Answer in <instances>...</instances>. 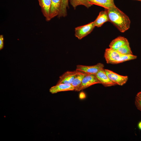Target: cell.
Segmentation results:
<instances>
[{
  "instance_id": "cell-1",
  "label": "cell",
  "mask_w": 141,
  "mask_h": 141,
  "mask_svg": "<svg viewBox=\"0 0 141 141\" xmlns=\"http://www.w3.org/2000/svg\"><path fill=\"white\" fill-rule=\"evenodd\" d=\"M107 11L109 21L112 22L121 32H124L129 29L130 21L125 14L116 6L108 9Z\"/></svg>"
},
{
  "instance_id": "cell-2",
  "label": "cell",
  "mask_w": 141,
  "mask_h": 141,
  "mask_svg": "<svg viewBox=\"0 0 141 141\" xmlns=\"http://www.w3.org/2000/svg\"><path fill=\"white\" fill-rule=\"evenodd\" d=\"M95 27L94 21L84 25L78 26L75 29V36L80 40L90 33Z\"/></svg>"
},
{
  "instance_id": "cell-3",
  "label": "cell",
  "mask_w": 141,
  "mask_h": 141,
  "mask_svg": "<svg viewBox=\"0 0 141 141\" xmlns=\"http://www.w3.org/2000/svg\"><path fill=\"white\" fill-rule=\"evenodd\" d=\"M122 54L110 48L105 50L104 57L107 63L117 64Z\"/></svg>"
},
{
  "instance_id": "cell-4",
  "label": "cell",
  "mask_w": 141,
  "mask_h": 141,
  "mask_svg": "<svg viewBox=\"0 0 141 141\" xmlns=\"http://www.w3.org/2000/svg\"><path fill=\"white\" fill-rule=\"evenodd\" d=\"M104 66L101 63H98L96 65L91 66H84L78 65L76 70L85 73L95 75L101 69L104 68Z\"/></svg>"
},
{
  "instance_id": "cell-5",
  "label": "cell",
  "mask_w": 141,
  "mask_h": 141,
  "mask_svg": "<svg viewBox=\"0 0 141 141\" xmlns=\"http://www.w3.org/2000/svg\"><path fill=\"white\" fill-rule=\"evenodd\" d=\"M104 70L109 79L117 85L122 86L128 80V78L127 76L120 75L109 69H104Z\"/></svg>"
},
{
  "instance_id": "cell-6",
  "label": "cell",
  "mask_w": 141,
  "mask_h": 141,
  "mask_svg": "<svg viewBox=\"0 0 141 141\" xmlns=\"http://www.w3.org/2000/svg\"><path fill=\"white\" fill-rule=\"evenodd\" d=\"M97 84L101 83L95 75L87 73L83 79L80 91Z\"/></svg>"
},
{
  "instance_id": "cell-7",
  "label": "cell",
  "mask_w": 141,
  "mask_h": 141,
  "mask_svg": "<svg viewBox=\"0 0 141 141\" xmlns=\"http://www.w3.org/2000/svg\"><path fill=\"white\" fill-rule=\"evenodd\" d=\"M100 83L105 87L115 86L117 84L112 81L109 78L103 68L95 75Z\"/></svg>"
},
{
  "instance_id": "cell-8",
  "label": "cell",
  "mask_w": 141,
  "mask_h": 141,
  "mask_svg": "<svg viewBox=\"0 0 141 141\" xmlns=\"http://www.w3.org/2000/svg\"><path fill=\"white\" fill-rule=\"evenodd\" d=\"M78 73V70L68 71L59 77L57 84H71Z\"/></svg>"
},
{
  "instance_id": "cell-9",
  "label": "cell",
  "mask_w": 141,
  "mask_h": 141,
  "mask_svg": "<svg viewBox=\"0 0 141 141\" xmlns=\"http://www.w3.org/2000/svg\"><path fill=\"white\" fill-rule=\"evenodd\" d=\"M41 7L42 13L47 21L51 20L50 12L51 5V0H38Z\"/></svg>"
},
{
  "instance_id": "cell-10",
  "label": "cell",
  "mask_w": 141,
  "mask_h": 141,
  "mask_svg": "<svg viewBox=\"0 0 141 141\" xmlns=\"http://www.w3.org/2000/svg\"><path fill=\"white\" fill-rule=\"evenodd\" d=\"M74 90V88L71 84L63 83L57 84L49 89V92L52 94L61 92Z\"/></svg>"
},
{
  "instance_id": "cell-11",
  "label": "cell",
  "mask_w": 141,
  "mask_h": 141,
  "mask_svg": "<svg viewBox=\"0 0 141 141\" xmlns=\"http://www.w3.org/2000/svg\"><path fill=\"white\" fill-rule=\"evenodd\" d=\"M128 40L124 37L119 36L113 39L109 45L110 48L116 50L128 42Z\"/></svg>"
},
{
  "instance_id": "cell-12",
  "label": "cell",
  "mask_w": 141,
  "mask_h": 141,
  "mask_svg": "<svg viewBox=\"0 0 141 141\" xmlns=\"http://www.w3.org/2000/svg\"><path fill=\"white\" fill-rule=\"evenodd\" d=\"M89 2L93 4L104 8L105 9H108L115 6L114 0H88Z\"/></svg>"
},
{
  "instance_id": "cell-13",
  "label": "cell",
  "mask_w": 141,
  "mask_h": 141,
  "mask_svg": "<svg viewBox=\"0 0 141 141\" xmlns=\"http://www.w3.org/2000/svg\"><path fill=\"white\" fill-rule=\"evenodd\" d=\"M87 74L83 72L78 70L77 74L71 84L74 88V91H80L82 80Z\"/></svg>"
},
{
  "instance_id": "cell-14",
  "label": "cell",
  "mask_w": 141,
  "mask_h": 141,
  "mask_svg": "<svg viewBox=\"0 0 141 141\" xmlns=\"http://www.w3.org/2000/svg\"><path fill=\"white\" fill-rule=\"evenodd\" d=\"M94 21L95 26L97 27H101L105 22L109 21L107 10L105 9V11H100L98 16Z\"/></svg>"
},
{
  "instance_id": "cell-15",
  "label": "cell",
  "mask_w": 141,
  "mask_h": 141,
  "mask_svg": "<svg viewBox=\"0 0 141 141\" xmlns=\"http://www.w3.org/2000/svg\"><path fill=\"white\" fill-rule=\"evenodd\" d=\"M62 0H51V5L50 12V18L51 20L58 16Z\"/></svg>"
},
{
  "instance_id": "cell-16",
  "label": "cell",
  "mask_w": 141,
  "mask_h": 141,
  "mask_svg": "<svg viewBox=\"0 0 141 141\" xmlns=\"http://www.w3.org/2000/svg\"><path fill=\"white\" fill-rule=\"evenodd\" d=\"M70 4L75 9L78 6L84 5L89 8L93 5L90 3L88 0H69Z\"/></svg>"
},
{
  "instance_id": "cell-17",
  "label": "cell",
  "mask_w": 141,
  "mask_h": 141,
  "mask_svg": "<svg viewBox=\"0 0 141 141\" xmlns=\"http://www.w3.org/2000/svg\"><path fill=\"white\" fill-rule=\"evenodd\" d=\"M69 0H62L58 14L57 16L59 18L65 17L67 15V9L69 7Z\"/></svg>"
},
{
  "instance_id": "cell-18",
  "label": "cell",
  "mask_w": 141,
  "mask_h": 141,
  "mask_svg": "<svg viewBox=\"0 0 141 141\" xmlns=\"http://www.w3.org/2000/svg\"><path fill=\"white\" fill-rule=\"evenodd\" d=\"M121 54L124 55H132L129 42L122 46L116 50Z\"/></svg>"
},
{
  "instance_id": "cell-19",
  "label": "cell",
  "mask_w": 141,
  "mask_h": 141,
  "mask_svg": "<svg viewBox=\"0 0 141 141\" xmlns=\"http://www.w3.org/2000/svg\"><path fill=\"white\" fill-rule=\"evenodd\" d=\"M137 56L132 55H124L122 54L119 60L118 61L117 64L121 63L124 62L134 60L136 58Z\"/></svg>"
},
{
  "instance_id": "cell-20",
  "label": "cell",
  "mask_w": 141,
  "mask_h": 141,
  "mask_svg": "<svg viewBox=\"0 0 141 141\" xmlns=\"http://www.w3.org/2000/svg\"><path fill=\"white\" fill-rule=\"evenodd\" d=\"M134 103L137 109L141 111V99L136 96Z\"/></svg>"
},
{
  "instance_id": "cell-21",
  "label": "cell",
  "mask_w": 141,
  "mask_h": 141,
  "mask_svg": "<svg viewBox=\"0 0 141 141\" xmlns=\"http://www.w3.org/2000/svg\"><path fill=\"white\" fill-rule=\"evenodd\" d=\"M4 47V37L2 35H0V50L2 49Z\"/></svg>"
},
{
  "instance_id": "cell-22",
  "label": "cell",
  "mask_w": 141,
  "mask_h": 141,
  "mask_svg": "<svg viewBox=\"0 0 141 141\" xmlns=\"http://www.w3.org/2000/svg\"><path fill=\"white\" fill-rule=\"evenodd\" d=\"M137 126L138 129L141 131V121H140L138 122Z\"/></svg>"
},
{
  "instance_id": "cell-23",
  "label": "cell",
  "mask_w": 141,
  "mask_h": 141,
  "mask_svg": "<svg viewBox=\"0 0 141 141\" xmlns=\"http://www.w3.org/2000/svg\"><path fill=\"white\" fill-rule=\"evenodd\" d=\"M136 96L141 99V91L138 92L136 95Z\"/></svg>"
},
{
  "instance_id": "cell-24",
  "label": "cell",
  "mask_w": 141,
  "mask_h": 141,
  "mask_svg": "<svg viewBox=\"0 0 141 141\" xmlns=\"http://www.w3.org/2000/svg\"><path fill=\"white\" fill-rule=\"evenodd\" d=\"M134 0L138 1H141V0Z\"/></svg>"
}]
</instances>
